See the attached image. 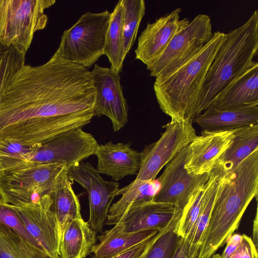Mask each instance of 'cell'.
Returning a JSON list of instances; mask_svg holds the SVG:
<instances>
[{
    "label": "cell",
    "mask_w": 258,
    "mask_h": 258,
    "mask_svg": "<svg viewBox=\"0 0 258 258\" xmlns=\"http://www.w3.org/2000/svg\"><path fill=\"white\" fill-rule=\"evenodd\" d=\"M3 191L2 189L0 187V200H1L2 195L3 194Z\"/></svg>",
    "instance_id": "40"
},
{
    "label": "cell",
    "mask_w": 258,
    "mask_h": 258,
    "mask_svg": "<svg viewBox=\"0 0 258 258\" xmlns=\"http://www.w3.org/2000/svg\"><path fill=\"white\" fill-rule=\"evenodd\" d=\"M211 258L222 257L220 254H214ZM225 258H257V248L253 243L252 238L243 234L238 246Z\"/></svg>",
    "instance_id": "35"
},
{
    "label": "cell",
    "mask_w": 258,
    "mask_h": 258,
    "mask_svg": "<svg viewBox=\"0 0 258 258\" xmlns=\"http://www.w3.org/2000/svg\"><path fill=\"white\" fill-rule=\"evenodd\" d=\"M226 177V175L218 166H216L209 173V179L205 184L199 214L189 233L185 238L190 245V252L195 255H199L202 238L208 224L217 195Z\"/></svg>",
    "instance_id": "21"
},
{
    "label": "cell",
    "mask_w": 258,
    "mask_h": 258,
    "mask_svg": "<svg viewBox=\"0 0 258 258\" xmlns=\"http://www.w3.org/2000/svg\"><path fill=\"white\" fill-rule=\"evenodd\" d=\"M242 238V235L233 233L227 239L226 247L222 253L220 254L222 258H225L232 252L238 246Z\"/></svg>",
    "instance_id": "38"
},
{
    "label": "cell",
    "mask_w": 258,
    "mask_h": 258,
    "mask_svg": "<svg viewBox=\"0 0 258 258\" xmlns=\"http://www.w3.org/2000/svg\"><path fill=\"white\" fill-rule=\"evenodd\" d=\"M0 222L11 228L25 241L44 250L27 231L16 212L2 199L0 200Z\"/></svg>",
    "instance_id": "34"
},
{
    "label": "cell",
    "mask_w": 258,
    "mask_h": 258,
    "mask_svg": "<svg viewBox=\"0 0 258 258\" xmlns=\"http://www.w3.org/2000/svg\"><path fill=\"white\" fill-rule=\"evenodd\" d=\"M175 212L172 204L153 201L128 207L117 215L107 216L105 224L115 225L124 233L160 231L168 225Z\"/></svg>",
    "instance_id": "16"
},
{
    "label": "cell",
    "mask_w": 258,
    "mask_h": 258,
    "mask_svg": "<svg viewBox=\"0 0 258 258\" xmlns=\"http://www.w3.org/2000/svg\"><path fill=\"white\" fill-rule=\"evenodd\" d=\"M202 132L228 131L258 124V104L219 109L211 105L192 120Z\"/></svg>",
    "instance_id": "19"
},
{
    "label": "cell",
    "mask_w": 258,
    "mask_h": 258,
    "mask_svg": "<svg viewBox=\"0 0 258 258\" xmlns=\"http://www.w3.org/2000/svg\"><path fill=\"white\" fill-rule=\"evenodd\" d=\"M157 230L124 233L115 225L98 237L100 242L91 250L94 258H109L157 234Z\"/></svg>",
    "instance_id": "25"
},
{
    "label": "cell",
    "mask_w": 258,
    "mask_h": 258,
    "mask_svg": "<svg viewBox=\"0 0 258 258\" xmlns=\"http://www.w3.org/2000/svg\"><path fill=\"white\" fill-rule=\"evenodd\" d=\"M41 144H24L10 140L0 141V170H6L27 161Z\"/></svg>",
    "instance_id": "31"
},
{
    "label": "cell",
    "mask_w": 258,
    "mask_h": 258,
    "mask_svg": "<svg viewBox=\"0 0 258 258\" xmlns=\"http://www.w3.org/2000/svg\"><path fill=\"white\" fill-rule=\"evenodd\" d=\"M25 54L0 45V102L12 79L25 65Z\"/></svg>",
    "instance_id": "32"
},
{
    "label": "cell",
    "mask_w": 258,
    "mask_h": 258,
    "mask_svg": "<svg viewBox=\"0 0 258 258\" xmlns=\"http://www.w3.org/2000/svg\"><path fill=\"white\" fill-rule=\"evenodd\" d=\"M253 243L257 248V207H256L255 218L253 220Z\"/></svg>",
    "instance_id": "39"
},
{
    "label": "cell",
    "mask_w": 258,
    "mask_h": 258,
    "mask_svg": "<svg viewBox=\"0 0 258 258\" xmlns=\"http://www.w3.org/2000/svg\"><path fill=\"white\" fill-rule=\"evenodd\" d=\"M3 202L16 212L27 231L40 246L53 257L59 258L58 226L51 210L52 201L50 196L45 194L34 203Z\"/></svg>",
    "instance_id": "11"
},
{
    "label": "cell",
    "mask_w": 258,
    "mask_h": 258,
    "mask_svg": "<svg viewBox=\"0 0 258 258\" xmlns=\"http://www.w3.org/2000/svg\"><path fill=\"white\" fill-rule=\"evenodd\" d=\"M90 72L53 54L38 66H23L0 102V141L41 144L82 128L94 116Z\"/></svg>",
    "instance_id": "1"
},
{
    "label": "cell",
    "mask_w": 258,
    "mask_h": 258,
    "mask_svg": "<svg viewBox=\"0 0 258 258\" xmlns=\"http://www.w3.org/2000/svg\"><path fill=\"white\" fill-rule=\"evenodd\" d=\"M234 130L202 132L188 145L184 165L187 172L195 175L209 173L231 144Z\"/></svg>",
    "instance_id": "17"
},
{
    "label": "cell",
    "mask_w": 258,
    "mask_h": 258,
    "mask_svg": "<svg viewBox=\"0 0 258 258\" xmlns=\"http://www.w3.org/2000/svg\"><path fill=\"white\" fill-rule=\"evenodd\" d=\"M258 149L230 174L217 195L202 238L199 258H211L238 228L252 200H257Z\"/></svg>",
    "instance_id": "2"
},
{
    "label": "cell",
    "mask_w": 258,
    "mask_h": 258,
    "mask_svg": "<svg viewBox=\"0 0 258 258\" xmlns=\"http://www.w3.org/2000/svg\"><path fill=\"white\" fill-rule=\"evenodd\" d=\"M256 104H258V64L234 82L211 105L219 109H230Z\"/></svg>",
    "instance_id": "22"
},
{
    "label": "cell",
    "mask_w": 258,
    "mask_h": 258,
    "mask_svg": "<svg viewBox=\"0 0 258 258\" xmlns=\"http://www.w3.org/2000/svg\"><path fill=\"white\" fill-rule=\"evenodd\" d=\"M48 194L52 201L51 210L57 221L60 240L68 225L73 220L82 218L79 200L72 188L66 169L58 174Z\"/></svg>",
    "instance_id": "20"
},
{
    "label": "cell",
    "mask_w": 258,
    "mask_h": 258,
    "mask_svg": "<svg viewBox=\"0 0 258 258\" xmlns=\"http://www.w3.org/2000/svg\"><path fill=\"white\" fill-rule=\"evenodd\" d=\"M94 155L97 158V171L115 181L137 174L140 169L141 152L133 149L129 144L109 141L99 145Z\"/></svg>",
    "instance_id": "18"
},
{
    "label": "cell",
    "mask_w": 258,
    "mask_h": 258,
    "mask_svg": "<svg viewBox=\"0 0 258 258\" xmlns=\"http://www.w3.org/2000/svg\"><path fill=\"white\" fill-rule=\"evenodd\" d=\"M90 72L95 91L94 116L108 117L114 132H117L127 122L128 110L119 73L97 64Z\"/></svg>",
    "instance_id": "14"
},
{
    "label": "cell",
    "mask_w": 258,
    "mask_h": 258,
    "mask_svg": "<svg viewBox=\"0 0 258 258\" xmlns=\"http://www.w3.org/2000/svg\"><path fill=\"white\" fill-rule=\"evenodd\" d=\"M111 13L87 12L70 28L64 31L54 55L86 69L103 54Z\"/></svg>",
    "instance_id": "6"
},
{
    "label": "cell",
    "mask_w": 258,
    "mask_h": 258,
    "mask_svg": "<svg viewBox=\"0 0 258 258\" xmlns=\"http://www.w3.org/2000/svg\"><path fill=\"white\" fill-rule=\"evenodd\" d=\"M157 234L109 258H139L148 250Z\"/></svg>",
    "instance_id": "36"
},
{
    "label": "cell",
    "mask_w": 258,
    "mask_h": 258,
    "mask_svg": "<svg viewBox=\"0 0 258 258\" xmlns=\"http://www.w3.org/2000/svg\"><path fill=\"white\" fill-rule=\"evenodd\" d=\"M159 188L157 180L135 181L119 189L116 196L120 199L109 208L107 216H114L123 212L132 206L153 201Z\"/></svg>",
    "instance_id": "27"
},
{
    "label": "cell",
    "mask_w": 258,
    "mask_h": 258,
    "mask_svg": "<svg viewBox=\"0 0 258 258\" xmlns=\"http://www.w3.org/2000/svg\"><path fill=\"white\" fill-rule=\"evenodd\" d=\"M122 7L119 1L110 14L106 35L103 54L107 56L111 64L110 69L120 73L125 57L123 54L122 30Z\"/></svg>",
    "instance_id": "26"
},
{
    "label": "cell",
    "mask_w": 258,
    "mask_h": 258,
    "mask_svg": "<svg viewBox=\"0 0 258 258\" xmlns=\"http://www.w3.org/2000/svg\"><path fill=\"white\" fill-rule=\"evenodd\" d=\"M172 258H199V256L190 252L187 240L185 238H181Z\"/></svg>",
    "instance_id": "37"
},
{
    "label": "cell",
    "mask_w": 258,
    "mask_h": 258,
    "mask_svg": "<svg viewBox=\"0 0 258 258\" xmlns=\"http://www.w3.org/2000/svg\"><path fill=\"white\" fill-rule=\"evenodd\" d=\"M99 144L90 133L76 128L60 133L41 145L28 161L63 165L66 170L94 155Z\"/></svg>",
    "instance_id": "10"
},
{
    "label": "cell",
    "mask_w": 258,
    "mask_h": 258,
    "mask_svg": "<svg viewBox=\"0 0 258 258\" xmlns=\"http://www.w3.org/2000/svg\"><path fill=\"white\" fill-rule=\"evenodd\" d=\"M205 184L195 191L183 209L176 228V233L181 238H186L194 226L201 208Z\"/></svg>",
    "instance_id": "33"
},
{
    "label": "cell",
    "mask_w": 258,
    "mask_h": 258,
    "mask_svg": "<svg viewBox=\"0 0 258 258\" xmlns=\"http://www.w3.org/2000/svg\"><path fill=\"white\" fill-rule=\"evenodd\" d=\"M225 33H213L211 40L186 63L167 78L155 80V94L161 110L171 120H189L198 115L209 69Z\"/></svg>",
    "instance_id": "3"
},
{
    "label": "cell",
    "mask_w": 258,
    "mask_h": 258,
    "mask_svg": "<svg viewBox=\"0 0 258 258\" xmlns=\"http://www.w3.org/2000/svg\"><path fill=\"white\" fill-rule=\"evenodd\" d=\"M96 235L82 218L73 220L62 234L59 258H85L95 245Z\"/></svg>",
    "instance_id": "24"
},
{
    "label": "cell",
    "mask_w": 258,
    "mask_h": 258,
    "mask_svg": "<svg viewBox=\"0 0 258 258\" xmlns=\"http://www.w3.org/2000/svg\"><path fill=\"white\" fill-rule=\"evenodd\" d=\"M156 142L141 152V163L135 181H154L161 169L196 137L192 121L171 120Z\"/></svg>",
    "instance_id": "9"
},
{
    "label": "cell",
    "mask_w": 258,
    "mask_h": 258,
    "mask_svg": "<svg viewBox=\"0 0 258 258\" xmlns=\"http://www.w3.org/2000/svg\"><path fill=\"white\" fill-rule=\"evenodd\" d=\"M188 146L166 165L157 179L159 188L153 201L172 204L176 209L183 210L192 194L207 182L209 173L201 175L189 174L184 168Z\"/></svg>",
    "instance_id": "13"
},
{
    "label": "cell",
    "mask_w": 258,
    "mask_h": 258,
    "mask_svg": "<svg viewBox=\"0 0 258 258\" xmlns=\"http://www.w3.org/2000/svg\"><path fill=\"white\" fill-rule=\"evenodd\" d=\"M213 36L210 17L197 15L172 38L161 55L147 69L155 80H163L186 63Z\"/></svg>",
    "instance_id": "8"
},
{
    "label": "cell",
    "mask_w": 258,
    "mask_h": 258,
    "mask_svg": "<svg viewBox=\"0 0 258 258\" xmlns=\"http://www.w3.org/2000/svg\"><path fill=\"white\" fill-rule=\"evenodd\" d=\"M258 50V11L239 27L225 33L204 82L198 115L212 105L254 66ZM197 115V116H198Z\"/></svg>",
    "instance_id": "4"
},
{
    "label": "cell",
    "mask_w": 258,
    "mask_h": 258,
    "mask_svg": "<svg viewBox=\"0 0 258 258\" xmlns=\"http://www.w3.org/2000/svg\"><path fill=\"white\" fill-rule=\"evenodd\" d=\"M180 8L148 23L138 38L135 50L136 58L147 67L152 64L165 50L172 38L190 22L186 18L180 19Z\"/></svg>",
    "instance_id": "15"
},
{
    "label": "cell",
    "mask_w": 258,
    "mask_h": 258,
    "mask_svg": "<svg viewBox=\"0 0 258 258\" xmlns=\"http://www.w3.org/2000/svg\"><path fill=\"white\" fill-rule=\"evenodd\" d=\"M66 170L70 180L79 183L87 191L90 210L87 222L93 231L101 232L111 203L119 189V183L105 180L88 162L82 161Z\"/></svg>",
    "instance_id": "12"
},
{
    "label": "cell",
    "mask_w": 258,
    "mask_h": 258,
    "mask_svg": "<svg viewBox=\"0 0 258 258\" xmlns=\"http://www.w3.org/2000/svg\"><path fill=\"white\" fill-rule=\"evenodd\" d=\"M122 7L123 54L125 57L136 40L141 22L145 13L144 0H121Z\"/></svg>",
    "instance_id": "30"
},
{
    "label": "cell",
    "mask_w": 258,
    "mask_h": 258,
    "mask_svg": "<svg viewBox=\"0 0 258 258\" xmlns=\"http://www.w3.org/2000/svg\"><path fill=\"white\" fill-rule=\"evenodd\" d=\"M183 210L175 209L168 225L160 230L148 250L139 258H172L180 237L176 233L177 226Z\"/></svg>",
    "instance_id": "29"
},
{
    "label": "cell",
    "mask_w": 258,
    "mask_h": 258,
    "mask_svg": "<svg viewBox=\"0 0 258 258\" xmlns=\"http://www.w3.org/2000/svg\"><path fill=\"white\" fill-rule=\"evenodd\" d=\"M63 165L27 161L6 170H0L2 200L36 203L49 192Z\"/></svg>",
    "instance_id": "7"
},
{
    "label": "cell",
    "mask_w": 258,
    "mask_h": 258,
    "mask_svg": "<svg viewBox=\"0 0 258 258\" xmlns=\"http://www.w3.org/2000/svg\"><path fill=\"white\" fill-rule=\"evenodd\" d=\"M257 149L258 124L236 128L231 144L221 155L216 166L226 175H229Z\"/></svg>",
    "instance_id": "23"
},
{
    "label": "cell",
    "mask_w": 258,
    "mask_h": 258,
    "mask_svg": "<svg viewBox=\"0 0 258 258\" xmlns=\"http://www.w3.org/2000/svg\"><path fill=\"white\" fill-rule=\"evenodd\" d=\"M0 258H54L0 222Z\"/></svg>",
    "instance_id": "28"
},
{
    "label": "cell",
    "mask_w": 258,
    "mask_h": 258,
    "mask_svg": "<svg viewBox=\"0 0 258 258\" xmlns=\"http://www.w3.org/2000/svg\"><path fill=\"white\" fill-rule=\"evenodd\" d=\"M54 0H0V45L26 54L34 33L43 29Z\"/></svg>",
    "instance_id": "5"
}]
</instances>
